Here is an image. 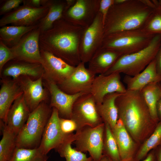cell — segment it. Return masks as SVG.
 I'll use <instances>...</instances> for the list:
<instances>
[{
    "label": "cell",
    "mask_w": 161,
    "mask_h": 161,
    "mask_svg": "<svg viewBox=\"0 0 161 161\" xmlns=\"http://www.w3.org/2000/svg\"><path fill=\"white\" fill-rule=\"evenodd\" d=\"M115 103L118 118L123 120L128 131L139 140L148 131H153L157 123L152 119L140 92L127 91L120 94Z\"/></svg>",
    "instance_id": "6da1fadb"
},
{
    "label": "cell",
    "mask_w": 161,
    "mask_h": 161,
    "mask_svg": "<svg viewBox=\"0 0 161 161\" xmlns=\"http://www.w3.org/2000/svg\"><path fill=\"white\" fill-rule=\"evenodd\" d=\"M152 10L143 0H126L120 4H114L104 22V36L116 32L141 29Z\"/></svg>",
    "instance_id": "7a4b0ae2"
},
{
    "label": "cell",
    "mask_w": 161,
    "mask_h": 161,
    "mask_svg": "<svg viewBox=\"0 0 161 161\" xmlns=\"http://www.w3.org/2000/svg\"><path fill=\"white\" fill-rule=\"evenodd\" d=\"M84 28L63 18L58 20L49 34L48 51L69 65L77 66L81 62L79 46Z\"/></svg>",
    "instance_id": "3957f363"
},
{
    "label": "cell",
    "mask_w": 161,
    "mask_h": 161,
    "mask_svg": "<svg viewBox=\"0 0 161 161\" xmlns=\"http://www.w3.org/2000/svg\"><path fill=\"white\" fill-rule=\"evenodd\" d=\"M52 111L49 105L44 101L30 112L26 123L17 135L16 147L28 148L38 147Z\"/></svg>",
    "instance_id": "277c9868"
},
{
    "label": "cell",
    "mask_w": 161,
    "mask_h": 161,
    "mask_svg": "<svg viewBox=\"0 0 161 161\" xmlns=\"http://www.w3.org/2000/svg\"><path fill=\"white\" fill-rule=\"evenodd\" d=\"M161 45V35H156L150 44L138 52L122 55L104 75L123 73L134 76L143 70L155 58Z\"/></svg>",
    "instance_id": "5b68a950"
},
{
    "label": "cell",
    "mask_w": 161,
    "mask_h": 161,
    "mask_svg": "<svg viewBox=\"0 0 161 161\" xmlns=\"http://www.w3.org/2000/svg\"><path fill=\"white\" fill-rule=\"evenodd\" d=\"M155 35L141 29L113 33L104 36L101 47L122 55L129 54L147 47Z\"/></svg>",
    "instance_id": "8992f818"
},
{
    "label": "cell",
    "mask_w": 161,
    "mask_h": 161,
    "mask_svg": "<svg viewBox=\"0 0 161 161\" xmlns=\"http://www.w3.org/2000/svg\"><path fill=\"white\" fill-rule=\"evenodd\" d=\"M105 124L92 127L85 126L76 131L75 148L88 151L94 161H99L103 156Z\"/></svg>",
    "instance_id": "52a82bcc"
},
{
    "label": "cell",
    "mask_w": 161,
    "mask_h": 161,
    "mask_svg": "<svg viewBox=\"0 0 161 161\" xmlns=\"http://www.w3.org/2000/svg\"><path fill=\"white\" fill-rule=\"evenodd\" d=\"M104 24L102 16L99 11L92 23L84 28L79 46L81 62H89L101 47L104 37Z\"/></svg>",
    "instance_id": "ba28073f"
},
{
    "label": "cell",
    "mask_w": 161,
    "mask_h": 161,
    "mask_svg": "<svg viewBox=\"0 0 161 161\" xmlns=\"http://www.w3.org/2000/svg\"><path fill=\"white\" fill-rule=\"evenodd\" d=\"M71 119L76 123L77 131L86 126L94 127L103 123L98 112L95 100L90 93L82 95L75 102Z\"/></svg>",
    "instance_id": "9c48e42d"
},
{
    "label": "cell",
    "mask_w": 161,
    "mask_h": 161,
    "mask_svg": "<svg viewBox=\"0 0 161 161\" xmlns=\"http://www.w3.org/2000/svg\"><path fill=\"white\" fill-rule=\"evenodd\" d=\"M41 54V64L43 70V78L58 85L61 84L71 74L75 67L67 63L48 51Z\"/></svg>",
    "instance_id": "30bf717a"
},
{
    "label": "cell",
    "mask_w": 161,
    "mask_h": 161,
    "mask_svg": "<svg viewBox=\"0 0 161 161\" xmlns=\"http://www.w3.org/2000/svg\"><path fill=\"white\" fill-rule=\"evenodd\" d=\"M60 117L58 110L52 108L51 116L44 130L38 147L47 154L52 149H56L69 139L73 134H67L61 130L59 123Z\"/></svg>",
    "instance_id": "8fae6325"
},
{
    "label": "cell",
    "mask_w": 161,
    "mask_h": 161,
    "mask_svg": "<svg viewBox=\"0 0 161 161\" xmlns=\"http://www.w3.org/2000/svg\"><path fill=\"white\" fill-rule=\"evenodd\" d=\"M96 75L81 62L75 67L69 76L61 84L58 85L64 92L70 95L90 93Z\"/></svg>",
    "instance_id": "7c38bea8"
},
{
    "label": "cell",
    "mask_w": 161,
    "mask_h": 161,
    "mask_svg": "<svg viewBox=\"0 0 161 161\" xmlns=\"http://www.w3.org/2000/svg\"><path fill=\"white\" fill-rule=\"evenodd\" d=\"M100 0H76L65 13L63 18L85 27L93 21L99 12Z\"/></svg>",
    "instance_id": "4fadbf2b"
},
{
    "label": "cell",
    "mask_w": 161,
    "mask_h": 161,
    "mask_svg": "<svg viewBox=\"0 0 161 161\" xmlns=\"http://www.w3.org/2000/svg\"><path fill=\"white\" fill-rule=\"evenodd\" d=\"M43 79L44 85L49 93L50 106L58 110L60 117L71 119L75 102L81 95L87 93L69 94L62 91L55 83Z\"/></svg>",
    "instance_id": "5bb4252c"
},
{
    "label": "cell",
    "mask_w": 161,
    "mask_h": 161,
    "mask_svg": "<svg viewBox=\"0 0 161 161\" xmlns=\"http://www.w3.org/2000/svg\"><path fill=\"white\" fill-rule=\"evenodd\" d=\"M127 91L121 80L120 73H115L107 75H99L95 77L90 93L97 104L101 103L107 95L118 93L122 94Z\"/></svg>",
    "instance_id": "9a60e30c"
},
{
    "label": "cell",
    "mask_w": 161,
    "mask_h": 161,
    "mask_svg": "<svg viewBox=\"0 0 161 161\" xmlns=\"http://www.w3.org/2000/svg\"><path fill=\"white\" fill-rule=\"evenodd\" d=\"M23 90L24 100L32 112L43 102H47L50 99L47 89L44 88L42 77L35 80L27 76L17 79Z\"/></svg>",
    "instance_id": "2e32d148"
},
{
    "label": "cell",
    "mask_w": 161,
    "mask_h": 161,
    "mask_svg": "<svg viewBox=\"0 0 161 161\" xmlns=\"http://www.w3.org/2000/svg\"><path fill=\"white\" fill-rule=\"evenodd\" d=\"M39 33H31L11 50L13 59L41 64L42 58L38 47Z\"/></svg>",
    "instance_id": "e0dca14e"
},
{
    "label": "cell",
    "mask_w": 161,
    "mask_h": 161,
    "mask_svg": "<svg viewBox=\"0 0 161 161\" xmlns=\"http://www.w3.org/2000/svg\"><path fill=\"white\" fill-rule=\"evenodd\" d=\"M0 89V118L5 123L8 111L14 101L23 94L17 80L2 78Z\"/></svg>",
    "instance_id": "ac0fdd59"
},
{
    "label": "cell",
    "mask_w": 161,
    "mask_h": 161,
    "mask_svg": "<svg viewBox=\"0 0 161 161\" xmlns=\"http://www.w3.org/2000/svg\"><path fill=\"white\" fill-rule=\"evenodd\" d=\"M30 112L23 93L13 103L4 123L17 135L26 123Z\"/></svg>",
    "instance_id": "d6986e66"
},
{
    "label": "cell",
    "mask_w": 161,
    "mask_h": 161,
    "mask_svg": "<svg viewBox=\"0 0 161 161\" xmlns=\"http://www.w3.org/2000/svg\"><path fill=\"white\" fill-rule=\"evenodd\" d=\"M161 80V76L157 71L155 58L140 73L133 76L126 75L123 79L127 90L138 92L148 85L159 83Z\"/></svg>",
    "instance_id": "ffe728a7"
},
{
    "label": "cell",
    "mask_w": 161,
    "mask_h": 161,
    "mask_svg": "<svg viewBox=\"0 0 161 161\" xmlns=\"http://www.w3.org/2000/svg\"><path fill=\"white\" fill-rule=\"evenodd\" d=\"M121 55L115 51L101 47L89 62L88 68L96 75L104 74Z\"/></svg>",
    "instance_id": "44dd1931"
},
{
    "label": "cell",
    "mask_w": 161,
    "mask_h": 161,
    "mask_svg": "<svg viewBox=\"0 0 161 161\" xmlns=\"http://www.w3.org/2000/svg\"><path fill=\"white\" fill-rule=\"evenodd\" d=\"M44 72L43 67L40 64L16 63L3 69L0 75L2 78H11L16 80L21 76H27L36 79L42 77Z\"/></svg>",
    "instance_id": "7402d4cb"
},
{
    "label": "cell",
    "mask_w": 161,
    "mask_h": 161,
    "mask_svg": "<svg viewBox=\"0 0 161 161\" xmlns=\"http://www.w3.org/2000/svg\"><path fill=\"white\" fill-rule=\"evenodd\" d=\"M45 10L43 7H25L21 8L1 19L0 25L10 24L23 25L30 24L38 19Z\"/></svg>",
    "instance_id": "603a6c76"
},
{
    "label": "cell",
    "mask_w": 161,
    "mask_h": 161,
    "mask_svg": "<svg viewBox=\"0 0 161 161\" xmlns=\"http://www.w3.org/2000/svg\"><path fill=\"white\" fill-rule=\"evenodd\" d=\"M121 94L115 92L106 95L102 102L96 104L98 112L105 124H107L111 129L115 127L118 118V112L115 100Z\"/></svg>",
    "instance_id": "cb8c5ba5"
},
{
    "label": "cell",
    "mask_w": 161,
    "mask_h": 161,
    "mask_svg": "<svg viewBox=\"0 0 161 161\" xmlns=\"http://www.w3.org/2000/svg\"><path fill=\"white\" fill-rule=\"evenodd\" d=\"M111 130L118 145L121 161L133 160L135 143L125 126L120 129L114 127Z\"/></svg>",
    "instance_id": "d4e9b609"
},
{
    "label": "cell",
    "mask_w": 161,
    "mask_h": 161,
    "mask_svg": "<svg viewBox=\"0 0 161 161\" xmlns=\"http://www.w3.org/2000/svg\"><path fill=\"white\" fill-rule=\"evenodd\" d=\"M140 92L152 119L157 123L159 119L157 113V105L161 96V88L159 83H152L148 85Z\"/></svg>",
    "instance_id": "484cf974"
},
{
    "label": "cell",
    "mask_w": 161,
    "mask_h": 161,
    "mask_svg": "<svg viewBox=\"0 0 161 161\" xmlns=\"http://www.w3.org/2000/svg\"><path fill=\"white\" fill-rule=\"evenodd\" d=\"M17 136L3 123L0 142V161H9L16 147Z\"/></svg>",
    "instance_id": "4316f807"
},
{
    "label": "cell",
    "mask_w": 161,
    "mask_h": 161,
    "mask_svg": "<svg viewBox=\"0 0 161 161\" xmlns=\"http://www.w3.org/2000/svg\"><path fill=\"white\" fill-rule=\"evenodd\" d=\"M76 138L75 134H73L69 139L56 149L60 156L64 158L66 161H94L91 157H87L83 152L72 147L71 144Z\"/></svg>",
    "instance_id": "83f0119b"
},
{
    "label": "cell",
    "mask_w": 161,
    "mask_h": 161,
    "mask_svg": "<svg viewBox=\"0 0 161 161\" xmlns=\"http://www.w3.org/2000/svg\"><path fill=\"white\" fill-rule=\"evenodd\" d=\"M161 142V121L157 123L150 136L145 142L136 154L134 161H140L145 157L148 152Z\"/></svg>",
    "instance_id": "f1b7e54d"
},
{
    "label": "cell",
    "mask_w": 161,
    "mask_h": 161,
    "mask_svg": "<svg viewBox=\"0 0 161 161\" xmlns=\"http://www.w3.org/2000/svg\"><path fill=\"white\" fill-rule=\"evenodd\" d=\"M48 157L38 147L32 148L16 147L9 161H47Z\"/></svg>",
    "instance_id": "f546056e"
},
{
    "label": "cell",
    "mask_w": 161,
    "mask_h": 161,
    "mask_svg": "<svg viewBox=\"0 0 161 161\" xmlns=\"http://www.w3.org/2000/svg\"><path fill=\"white\" fill-rule=\"evenodd\" d=\"M105 124V123H104ZM105 138L104 139L103 154L111 161H121L118 145L109 125L105 124Z\"/></svg>",
    "instance_id": "4dcf8cb0"
},
{
    "label": "cell",
    "mask_w": 161,
    "mask_h": 161,
    "mask_svg": "<svg viewBox=\"0 0 161 161\" xmlns=\"http://www.w3.org/2000/svg\"><path fill=\"white\" fill-rule=\"evenodd\" d=\"M67 10L66 1H56L52 3L43 21V30L45 31L51 29L56 21L63 18Z\"/></svg>",
    "instance_id": "1f68e13d"
},
{
    "label": "cell",
    "mask_w": 161,
    "mask_h": 161,
    "mask_svg": "<svg viewBox=\"0 0 161 161\" xmlns=\"http://www.w3.org/2000/svg\"><path fill=\"white\" fill-rule=\"evenodd\" d=\"M155 5L141 29L146 33L154 35H161V6L154 0Z\"/></svg>",
    "instance_id": "d6a6232c"
},
{
    "label": "cell",
    "mask_w": 161,
    "mask_h": 161,
    "mask_svg": "<svg viewBox=\"0 0 161 161\" xmlns=\"http://www.w3.org/2000/svg\"><path fill=\"white\" fill-rule=\"evenodd\" d=\"M33 27L24 26H6L1 28L0 35L6 41H14L20 38Z\"/></svg>",
    "instance_id": "836d02e7"
},
{
    "label": "cell",
    "mask_w": 161,
    "mask_h": 161,
    "mask_svg": "<svg viewBox=\"0 0 161 161\" xmlns=\"http://www.w3.org/2000/svg\"><path fill=\"white\" fill-rule=\"evenodd\" d=\"M13 59V55L11 49L6 47L2 42L0 44V72L4 66L9 60Z\"/></svg>",
    "instance_id": "e575fe53"
},
{
    "label": "cell",
    "mask_w": 161,
    "mask_h": 161,
    "mask_svg": "<svg viewBox=\"0 0 161 161\" xmlns=\"http://www.w3.org/2000/svg\"><path fill=\"white\" fill-rule=\"evenodd\" d=\"M60 125L61 130L64 133L68 134L77 131V126L75 122L72 119H65L60 117Z\"/></svg>",
    "instance_id": "d590c367"
},
{
    "label": "cell",
    "mask_w": 161,
    "mask_h": 161,
    "mask_svg": "<svg viewBox=\"0 0 161 161\" xmlns=\"http://www.w3.org/2000/svg\"><path fill=\"white\" fill-rule=\"evenodd\" d=\"M114 4V0H100L99 11L101 14L104 22L111 7Z\"/></svg>",
    "instance_id": "8d00e7d4"
},
{
    "label": "cell",
    "mask_w": 161,
    "mask_h": 161,
    "mask_svg": "<svg viewBox=\"0 0 161 161\" xmlns=\"http://www.w3.org/2000/svg\"><path fill=\"white\" fill-rule=\"evenodd\" d=\"M21 0H10L7 1L1 8V13H5L17 7L22 2Z\"/></svg>",
    "instance_id": "74e56055"
},
{
    "label": "cell",
    "mask_w": 161,
    "mask_h": 161,
    "mask_svg": "<svg viewBox=\"0 0 161 161\" xmlns=\"http://www.w3.org/2000/svg\"><path fill=\"white\" fill-rule=\"evenodd\" d=\"M157 71L161 76V45L155 58Z\"/></svg>",
    "instance_id": "f35d334b"
},
{
    "label": "cell",
    "mask_w": 161,
    "mask_h": 161,
    "mask_svg": "<svg viewBox=\"0 0 161 161\" xmlns=\"http://www.w3.org/2000/svg\"><path fill=\"white\" fill-rule=\"evenodd\" d=\"M140 161H157L156 154L153 152L150 153L144 160Z\"/></svg>",
    "instance_id": "ab89813d"
},
{
    "label": "cell",
    "mask_w": 161,
    "mask_h": 161,
    "mask_svg": "<svg viewBox=\"0 0 161 161\" xmlns=\"http://www.w3.org/2000/svg\"><path fill=\"white\" fill-rule=\"evenodd\" d=\"M157 111L159 119H161V96L159 98L157 105Z\"/></svg>",
    "instance_id": "60d3db41"
},
{
    "label": "cell",
    "mask_w": 161,
    "mask_h": 161,
    "mask_svg": "<svg viewBox=\"0 0 161 161\" xmlns=\"http://www.w3.org/2000/svg\"><path fill=\"white\" fill-rule=\"evenodd\" d=\"M124 126V125L123 120L120 118H118L115 127L118 129H120Z\"/></svg>",
    "instance_id": "b9f144b4"
},
{
    "label": "cell",
    "mask_w": 161,
    "mask_h": 161,
    "mask_svg": "<svg viewBox=\"0 0 161 161\" xmlns=\"http://www.w3.org/2000/svg\"><path fill=\"white\" fill-rule=\"evenodd\" d=\"M157 161H161V148L155 154Z\"/></svg>",
    "instance_id": "7bdbcfd3"
},
{
    "label": "cell",
    "mask_w": 161,
    "mask_h": 161,
    "mask_svg": "<svg viewBox=\"0 0 161 161\" xmlns=\"http://www.w3.org/2000/svg\"><path fill=\"white\" fill-rule=\"evenodd\" d=\"M99 161H111L110 159L106 156L103 155L102 158Z\"/></svg>",
    "instance_id": "ee69618b"
},
{
    "label": "cell",
    "mask_w": 161,
    "mask_h": 161,
    "mask_svg": "<svg viewBox=\"0 0 161 161\" xmlns=\"http://www.w3.org/2000/svg\"><path fill=\"white\" fill-rule=\"evenodd\" d=\"M32 2L35 5H39L41 1L39 0H33L32 1Z\"/></svg>",
    "instance_id": "f6af8a7d"
},
{
    "label": "cell",
    "mask_w": 161,
    "mask_h": 161,
    "mask_svg": "<svg viewBox=\"0 0 161 161\" xmlns=\"http://www.w3.org/2000/svg\"><path fill=\"white\" fill-rule=\"evenodd\" d=\"M159 4L161 6V0H158Z\"/></svg>",
    "instance_id": "bcb514c9"
},
{
    "label": "cell",
    "mask_w": 161,
    "mask_h": 161,
    "mask_svg": "<svg viewBox=\"0 0 161 161\" xmlns=\"http://www.w3.org/2000/svg\"><path fill=\"white\" fill-rule=\"evenodd\" d=\"M159 84L160 86V87L161 88V80L160 81L159 83Z\"/></svg>",
    "instance_id": "7dc6e473"
},
{
    "label": "cell",
    "mask_w": 161,
    "mask_h": 161,
    "mask_svg": "<svg viewBox=\"0 0 161 161\" xmlns=\"http://www.w3.org/2000/svg\"><path fill=\"white\" fill-rule=\"evenodd\" d=\"M124 161H134L133 160H126Z\"/></svg>",
    "instance_id": "c3c4849f"
},
{
    "label": "cell",
    "mask_w": 161,
    "mask_h": 161,
    "mask_svg": "<svg viewBox=\"0 0 161 161\" xmlns=\"http://www.w3.org/2000/svg\"><path fill=\"white\" fill-rule=\"evenodd\" d=\"M160 145H161V143H160Z\"/></svg>",
    "instance_id": "681fc988"
}]
</instances>
